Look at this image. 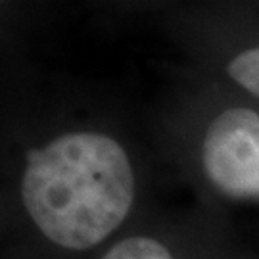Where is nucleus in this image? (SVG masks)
Masks as SVG:
<instances>
[{
    "instance_id": "f03ea898",
    "label": "nucleus",
    "mask_w": 259,
    "mask_h": 259,
    "mask_svg": "<svg viewBox=\"0 0 259 259\" xmlns=\"http://www.w3.org/2000/svg\"><path fill=\"white\" fill-rule=\"evenodd\" d=\"M202 100L181 111L171 131L186 173L213 198L259 202V104L238 93Z\"/></svg>"
},
{
    "instance_id": "20e7f679",
    "label": "nucleus",
    "mask_w": 259,
    "mask_h": 259,
    "mask_svg": "<svg viewBox=\"0 0 259 259\" xmlns=\"http://www.w3.org/2000/svg\"><path fill=\"white\" fill-rule=\"evenodd\" d=\"M219 67L236 93L259 104V37L229 48V56L223 58Z\"/></svg>"
},
{
    "instance_id": "7ed1b4c3",
    "label": "nucleus",
    "mask_w": 259,
    "mask_h": 259,
    "mask_svg": "<svg viewBox=\"0 0 259 259\" xmlns=\"http://www.w3.org/2000/svg\"><path fill=\"white\" fill-rule=\"evenodd\" d=\"M227 236L209 213H146L94 259H223Z\"/></svg>"
},
{
    "instance_id": "39448f33",
    "label": "nucleus",
    "mask_w": 259,
    "mask_h": 259,
    "mask_svg": "<svg viewBox=\"0 0 259 259\" xmlns=\"http://www.w3.org/2000/svg\"><path fill=\"white\" fill-rule=\"evenodd\" d=\"M0 259H45V257H40L35 251L27 250V248L19 246L16 242L6 240L4 244H0Z\"/></svg>"
},
{
    "instance_id": "0eeeda50",
    "label": "nucleus",
    "mask_w": 259,
    "mask_h": 259,
    "mask_svg": "<svg viewBox=\"0 0 259 259\" xmlns=\"http://www.w3.org/2000/svg\"><path fill=\"white\" fill-rule=\"evenodd\" d=\"M223 259H255V257H246V255H240V253H236V251L229 250L227 251V255Z\"/></svg>"
},
{
    "instance_id": "423d86ee",
    "label": "nucleus",
    "mask_w": 259,
    "mask_h": 259,
    "mask_svg": "<svg viewBox=\"0 0 259 259\" xmlns=\"http://www.w3.org/2000/svg\"><path fill=\"white\" fill-rule=\"evenodd\" d=\"M8 240V232H6V219H4V213H2V207H0V244Z\"/></svg>"
},
{
    "instance_id": "f257e3e1",
    "label": "nucleus",
    "mask_w": 259,
    "mask_h": 259,
    "mask_svg": "<svg viewBox=\"0 0 259 259\" xmlns=\"http://www.w3.org/2000/svg\"><path fill=\"white\" fill-rule=\"evenodd\" d=\"M0 111L8 240L45 259H94L146 215L148 161L117 117L21 89Z\"/></svg>"
}]
</instances>
